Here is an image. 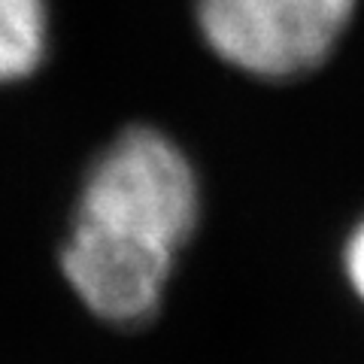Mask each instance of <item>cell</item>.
<instances>
[{"label":"cell","instance_id":"1","mask_svg":"<svg viewBox=\"0 0 364 364\" xmlns=\"http://www.w3.org/2000/svg\"><path fill=\"white\" fill-rule=\"evenodd\" d=\"M198 210V176L186 152L161 131L134 124L91 164L70 240L173 267Z\"/></svg>","mask_w":364,"mask_h":364},{"label":"cell","instance_id":"2","mask_svg":"<svg viewBox=\"0 0 364 364\" xmlns=\"http://www.w3.org/2000/svg\"><path fill=\"white\" fill-rule=\"evenodd\" d=\"M355 0H195L198 28L222 61L261 79H291L322 64Z\"/></svg>","mask_w":364,"mask_h":364},{"label":"cell","instance_id":"3","mask_svg":"<svg viewBox=\"0 0 364 364\" xmlns=\"http://www.w3.org/2000/svg\"><path fill=\"white\" fill-rule=\"evenodd\" d=\"M46 0H0V85L31 76L46 58Z\"/></svg>","mask_w":364,"mask_h":364},{"label":"cell","instance_id":"4","mask_svg":"<svg viewBox=\"0 0 364 364\" xmlns=\"http://www.w3.org/2000/svg\"><path fill=\"white\" fill-rule=\"evenodd\" d=\"M343 267H346L349 286L364 301V219L355 225V231L349 234V240L343 246Z\"/></svg>","mask_w":364,"mask_h":364}]
</instances>
